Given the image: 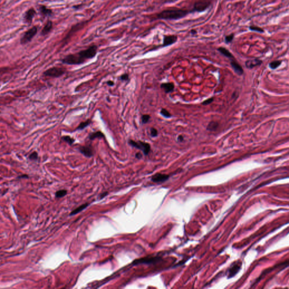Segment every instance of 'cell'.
I'll list each match as a JSON object with an SVG mask.
<instances>
[{"mask_svg":"<svg viewBox=\"0 0 289 289\" xmlns=\"http://www.w3.org/2000/svg\"><path fill=\"white\" fill-rule=\"evenodd\" d=\"M234 39V33H231V34H229V35L225 36V38H224V41H225L226 44H228L231 43Z\"/></svg>","mask_w":289,"mask_h":289,"instance_id":"484cf974","label":"cell"},{"mask_svg":"<svg viewBox=\"0 0 289 289\" xmlns=\"http://www.w3.org/2000/svg\"><path fill=\"white\" fill-rule=\"evenodd\" d=\"M67 192L66 190H59V191L57 192L56 193H55V197L57 198H62V197H64L67 194Z\"/></svg>","mask_w":289,"mask_h":289,"instance_id":"4dcf8cb0","label":"cell"},{"mask_svg":"<svg viewBox=\"0 0 289 289\" xmlns=\"http://www.w3.org/2000/svg\"><path fill=\"white\" fill-rule=\"evenodd\" d=\"M150 135L151 137L155 138L158 137V131L156 128L152 127L150 128Z\"/></svg>","mask_w":289,"mask_h":289,"instance_id":"1f68e13d","label":"cell"},{"mask_svg":"<svg viewBox=\"0 0 289 289\" xmlns=\"http://www.w3.org/2000/svg\"><path fill=\"white\" fill-rule=\"evenodd\" d=\"M52 28H53V23H52V21H50V20L48 21V22L46 23V24L45 25V26H44V27L43 28V29L42 30L41 35H47L48 33H49V32H50V31L52 30Z\"/></svg>","mask_w":289,"mask_h":289,"instance_id":"d6986e66","label":"cell"},{"mask_svg":"<svg viewBox=\"0 0 289 289\" xmlns=\"http://www.w3.org/2000/svg\"><path fill=\"white\" fill-rule=\"evenodd\" d=\"M40 12H41V13L45 16H50V15H52V13H53L51 9H49L47 8L46 7L43 6V5L40 6Z\"/></svg>","mask_w":289,"mask_h":289,"instance_id":"603a6c76","label":"cell"},{"mask_svg":"<svg viewBox=\"0 0 289 289\" xmlns=\"http://www.w3.org/2000/svg\"><path fill=\"white\" fill-rule=\"evenodd\" d=\"M129 75L127 73L123 74L119 77V80L123 82H128L129 81Z\"/></svg>","mask_w":289,"mask_h":289,"instance_id":"f1b7e54d","label":"cell"},{"mask_svg":"<svg viewBox=\"0 0 289 289\" xmlns=\"http://www.w3.org/2000/svg\"><path fill=\"white\" fill-rule=\"evenodd\" d=\"M282 63V61H274L272 62H270V64H269V66H270V68L272 70H275Z\"/></svg>","mask_w":289,"mask_h":289,"instance_id":"d4e9b609","label":"cell"},{"mask_svg":"<svg viewBox=\"0 0 289 289\" xmlns=\"http://www.w3.org/2000/svg\"><path fill=\"white\" fill-rule=\"evenodd\" d=\"M105 138V135L101 131H96L90 133L88 138L90 141H93L96 139H102Z\"/></svg>","mask_w":289,"mask_h":289,"instance_id":"5bb4252c","label":"cell"},{"mask_svg":"<svg viewBox=\"0 0 289 289\" xmlns=\"http://www.w3.org/2000/svg\"><path fill=\"white\" fill-rule=\"evenodd\" d=\"M128 143L132 148L141 150L145 156H148L151 151V145L148 142L141 141H135V140L130 139L128 141Z\"/></svg>","mask_w":289,"mask_h":289,"instance_id":"277c9868","label":"cell"},{"mask_svg":"<svg viewBox=\"0 0 289 289\" xmlns=\"http://www.w3.org/2000/svg\"><path fill=\"white\" fill-rule=\"evenodd\" d=\"M178 36L176 35H164L163 40V44L161 47L164 48L175 44L178 40Z\"/></svg>","mask_w":289,"mask_h":289,"instance_id":"ba28073f","label":"cell"},{"mask_svg":"<svg viewBox=\"0 0 289 289\" xmlns=\"http://www.w3.org/2000/svg\"><path fill=\"white\" fill-rule=\"evenodd\" d=\"M107 194H108V193H107V192H105V193H102V194H101V195H100V197H99V198H100V199H102L103 198H104L105 197H106V195H107Z\"/></svg>","mask_w":289,"mask_h":289,"instance_id":"74e56055","label":"cell"},{"mask_svg":"<svg viewBox=\"0 0 289 289\" xmlns=\"http://www.w3.org/2000/svg\"><path fill=\"white\" fill-rule=\"evenodd\" d=\"M79 151L84 156L90 158L93 156L94 154V148L92 145H85V146H80L78 148Z\"/></svg>","mask_w":289,"mask_h":289,"instance_id":"52a82bcc","label":"cell"},{"mask_svg":"<svg viewBox=\"0 0 289 289\" xmlns=\"http://www.w3.org/2000/svg\"><path fill=\"white\" fill-rule=\"evenodd\" d=\"M37 32V28L36 27H33L32 28L28 30L25 33L22 37L20 39V43L22 45H25L31 41L32 38L35 36Z\"/></svg>","mask_w":289,"mask_h":289,"instance_id":"8992f818","label":"cell"},{"mask_svg":"<svg viewBox=\"0 0 289 289\" xmlns=\"http://www.w3.org/2000/svg\"><path fill=\"white\" fill-rule=\"evenodd\" d=\"M184 138L183 135H179L178 136V137H177V141H178L180 142H182L183 141H184Z\"/></svg>","mask_w":289,"mask_h":289,"instance_id":"8d00e7d4","label":"cell"},{"mask_svg":"<svg viewBox=\"0 0 289 289\" xmlns=\"http://www.w3.org/2000/svg\"><path fill=\"white\" fill-rule=\"evenodd\" d=\"M66 72V70L61 67H53L44 71L43 75L46 77L58 78L63 76Z\"/></svg>","mask_w":289,"mask_h":289,"instance_id":"5b68a950","label":"cell"},{"mask_svg":"<svg viewBox=\"0 0 289 289\" xmlns=\"http://www.w3.org/2000/svg\"><path fill=\"white\" fill-rule=\"evenodd\" d=\"M231 65L233 70L236 74H237L238 75H242L244 74V70L242 66L236 61L234 60L231 61Z\"/></svg>","mask_w":289,"mask_h":289,"instance_id":"4fadbf2b","label":"cell"},{"mask_svg":"<svg viewBox=\"0 0 289 289\" xmlns=\"http://www.w3.org/2000/svg\"><path fill=\"white\" fill-rule=\"evenodd\" d=\"M28 159L32 161H37L39 159V154L36 151L32 152L31 154H30L28 156Z\"/></svg>","mask_w":289,"mask_h":289,"instance_id":"83f0119b","label":"cell"},{"mask_svg":"<svg viewBox=\"0 0 289 289\" xmlns=\"http://www.w3.org/2000/svg\"><path fill=\"white\" fill-rule=\"evenodd\" d=\"M217 50L220 54H221L225 56V57L230 58V59L234 58L231 52H229V50H228L226 48H225L224 47H222V46L219 47L218 48Z\"/></svg>","mask_w":289,"mask_h":289,"instance_id":"e0dca14e","label":"cell"},{"mask_svg":"<svg viewBox=\"0 0 289 289\" xmlns=\"http://www.w3.org/2000/svg\"><path fill=\"white\" fill-rule=\"evenodd\" d=\"M92 123V121L91 119H87L85 122L80 123L75 130V131H76V130H83L84 129H85L86 127H88V126H89Z\"/></svg>","mask_w":289,"mask_h":289,"instance_id":"ac0fdd59","label":"cell"},{"mask_svg":"<svg viewBox=\"0 0 289 289\" xmlns=\"http://www.w3.org/2000/svg\"><path fill=\"white\" fill-rule=\"evenodd\" d=\"M161 88L163 89L166 93L168 94L174 91V85L173 83H163L161 84Z\"/></svg>","mask_w":289,"mask_h":289,"instance_id":"9a60e30c","label":"cell"},{"mask_svg":"<svg viewBox=\"0 0 289 289\" xmlns=\"http://www.w3.org/2000/svg\"><path fill=\"white\" fill-rule=\"evenodd\" d=\"M191 14L190 10L177 7H172L161 11L156 15L158 19L177 20L181 19Z\"/></svg>","mask_w":289,"mask_h":289,"instance_id":"7a4b0ae2","label":"cell"},{"mask_svg":"<svg viewBox=\"0 0 289 289\" xmlns=\"http://www.w3.org/2000/svg\"><path fill=\"white\" fill-rule=\"evenodd\" d=\"M36 14V11L33 8H31L26 12L25 16V20L27 23H31Z\"/></svg>","mask_w":289,"mask_h":289,"instance_id":"2e32d148","label":"cell"},{"mask_svg":"<svg viewBox=\"0 0 289 289\" xmlns=\"http://www.w3.org/2000/svg\"><path fill=\"white\" fill-rule=\"evenodd\" d=\"M98 47L96 45L90 46L87 49L75 54L66 55L61 60L62 63L67 65H80L87 60L94 58L97 53Z\"/></svg>","mask_w":289,"mask_h":289,"instance_id":"6da1fadb","label":"cell"},{"mask_svg":"<svg viewBox=\"0 0 289 289\" xmlns=\"http://www.w3.org/2000/svg\"><path fill=\"white\" fill-rule=\"evenodd\" d=\"M212 4L211 0H197L194 2L190 13H202L207 10Z\"/></svg>","mask_w":289,"mask_h":289,"instance_id":"3957f363","label":"cell"},{"mask_svg":"<svg viewBox=\"0 0 289 289\" xmlns=\"http://www.w3.org/2000/svg\"><path fill=\"white\" fill-rule=\"evenodd\" d=\"M142 156H143V155H142V154L141 152H137L135 154V158L138 160L141 159L142 158Z\"/></svg>","mask_w":289,"mask_h":289,"instance_id":"836d02e7","label":"cell"},{"mask_svg":"<svg viewBox=\"0 0 289 289\" xmlns=\"http://www.w3.org/2000/svg\"><path fill=\"white\" fill-rule=\"evenodd\" d=\"M160 113L161 115L166 118H170L172 117V115L171 114V113L167 109L164 108L161 110Z\"/></svg>","mask_w":289,"mask_h":289,"instance_id":"4316f807","label":"cell"},{"mask_svg":"<svg viewBox=\"0 0 289 289\" xmlns=\"http://www.w3.org/2000/svg\"><path fill=\"white\" fill-rule=\"evenodd\" d=\"M249 29L250 31L253 32H257L260 33H264L265 32V31L263 28L255 25H251L249 27Z\"/></svg>","mask_w":289,"mask_h":289,"instance_id":"7402d4cb","label":"cell"},{"mask_svg":"<svg viewBox=\"0 0 289 289\" xmlns=\"http://www.w3.org/2000/svg\"><path fill=\"white\" fill-rule=\"evenodd\" d=\"M151 116L148 114H143L141 116V122L143 124H146L149 122Z\"/></svg>","mask_w":289,"mask_h":289,"instance_id":"f546056e","label":"cell"},{"mask_svg":"<svg viewBox=\"0 0 289 289\" xmlns=\"http://www.w3.org/2000/svg\"><path fill=\"white\" fill-rule=\"evenodd\" d=\"M61 140L66 142L68 145L72 146L75 142V139L70 135H63L61 137Z\"/></svg>","mask_w":289,"mask_h":289,"instance_id":"ffe728a7","label":"cell"},{"mask_svg":"<svg viewBox=\"0 0 289 289\" xmlns=\"http://www.w3.org/2000/svg\"><path fill=\"white\" fill-rule=\"evenodd\" d=\"M214 101V98L212 97V98H208L207 99H206L205 101H204L202 104L203 105H205V106H206V105H210L211 103L213 102V101Z\"/></svg>","mask_w":289,"mask_h":289,"instance_id":"d6a6232c","label":"cell"},{"mask_svg":"<svg viewBox=\"0 0 289 289\" xmlns=\"http://www.w3.org/2000/svg\"><path fill=\"white\" fill-rule=\"evenodd\" d=\"M106 84H107L108 86L112 87V86H114L115 85V83H114V82L112 80H109V81H107L106 82Z\"/></svg>","mask_w":289,"mask_h":289,"instance_id":"e575fe53","label":"cell"},{"mask_svg":"<svg viewBox=\"0 0 289 289\" xmlns=\"http://www.w3.org/2000/svg\"><path fill=\"white\" fill-rule=\"evenodd\" d=\"M169 177V176L168 174L157 173L152 176L151 181L154 182H162L167 181Z\"/></svg>","mask_w":289,"mask_h":289,"instance_id":"8fae6325","label":"cell"},{"mask_svg":"<svg viewBox=\"0 0 289 289\" xmlns=\"http://www.w3.org/2000/svg\"><path fill=\"white\" fill-rule=\"evenodd\" d=\"M190 34H191L192 35H193V36H195V35H197V33H198V32H197V31L196 30H194V29H193V30H190Z\"/></svg>","mask_w":289,"mask_h":289,"instance_id":"d590c367","label":"cell"},{"mask_svg":"<svg viewBox=\"0 0 289 289\" xmlns=\"http://www.w3.org/2000/svg\"><path fill=\"white\" fill-rule=\"evenodd\" d=\"M159 260H160V257H143V258L135 260L132 263V264L133 265L143 264H150L155 263L156 262L159 261Z\"/></svg>","mask_w":289,"mask_h":289,"instance_id":"9c48e42d","label":"cell"},{"mask_svg":"<svg viewBox=\"0 0 289 289\" xmlns=\"http://www.w3.org/2000/svg\"><path fill=\"white\" fill-rule=\"evenodd\" d=\"M89 205L88 203H86V204H84L83 205L77 207V208H76L75 210H73L72 212H71V213H70V215L71 216H72V215H75L76 214H77L78 213L82 211L83 210H84V209H85L86 208V207Z\"/></svg>","mask_w":289,"mask_h":289,"instance_id":"cb8c5ba5","label":"cell"},{"mask_svg":"<svg viewBox=\"0 0 289 289\" xmlns=\"http://www.w3.org/2000/svg\"><path fill=\"white\" fill-rule=\"evenodd\" d=\"M218 123L216 122H212H212L208 124V125L207 126V130L211 131V132H213V131L216 130V129H218Z\"/></svg>","mask_w":289,"mask_h":289,"instance_id":"44dd1931","label":"cell"},{"mask_svg":"<svg viewBox=\"0 0 289 289\" xmlns=\"http://www.w3.org/2000/svg\"><path fill=\"white\" fill-rule=\"evenodd\" d=\"M241 262H236L231 265L228 270V277L231 278L237 274L241 268Z\"/></svg>","mask_w":289,"mask_h":289,"instance_id":"30bf717a","label":"cell"},{"mask_svg":"<svg viewBox=\"0 0 289 289\" xmlns=\"http://www.w3.org/2000/svg\"><path fill=\"white\" fill-rule=\"evenodd\" d=\"M262 63H263V61L262 60L257 59V58H255V59H253L247 60V61H246L245 66L247 68L251 69V68H253L257 66L261 65L262 64Z\"/></svg>","mask_w":289,"mask_h":289,"instance_id":"7c38bea8","label":"cell"}]
</instances>
